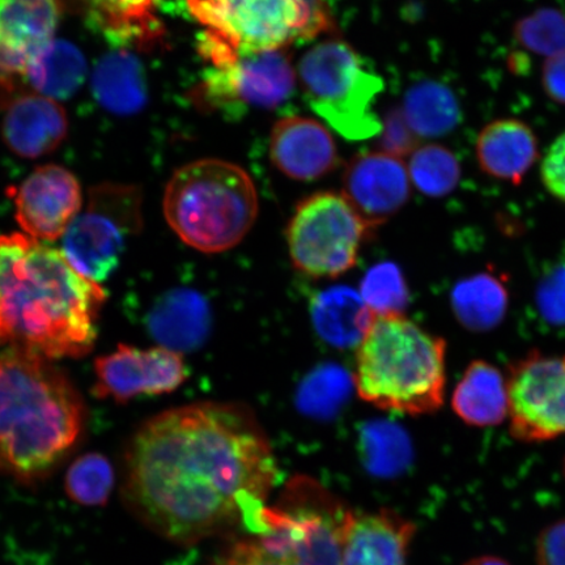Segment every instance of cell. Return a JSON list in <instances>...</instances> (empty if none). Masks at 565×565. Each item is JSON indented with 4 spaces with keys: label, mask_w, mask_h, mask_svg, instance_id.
<instances>
[{
    "label": "cell",
    "mask_w": 565,
    "mask_h": 565,
    "mask_svg": "<svg viewBox=\"0 0 565 565\" xmlns=\"http://www.w3.org/2000/svg\"><path fill=\"white\" fill-rule=\"evenodd\" d=\"M279 476L249 407L200 402L168 409L127 445L121 497L140 524L174 545L257 532Z\"/></svg>",
    "instance_id": "6da1fadb"
},
{
    "label": "cell",
    "mask_w": 565,
    "mask_h": 565,
    "mask_svg": "<svg viewBox=\"0 0 565 565\" xmlns=\"http://www.w3.org/2000/svg\"><path fill=\"white\" fill-rule=\"evenodd\" d=\"M105 291L63 253L20 233L0 236V317L6 342L45 359L94 348Z\"/></svg>",
    "instance_id": "7a4b0ae2"
},
{
    "label": "cell",
    "mask_w": 565,
    "mask_h": 565,
    "mask_svg": "<svg viewBox=\"0 0 565 565\" xmlns=\"http://www.w3.org/2000/svg\"><path fill=\"white\" fill-rule=\"evenodd\" d=\"M79 393L49 359L0 353V472L32 484L51 476L79 439Z\"/></svg>",
    "instance_id": "3957f363"
},
{
    "label": "cell",
    "mask_w": 565,
    "mask_h": 565,
    "mask_svg": "<svg viewBox=\"0 0 565 565\" xmlns=\"http://www.w3.org/2000/svg\"><path fill=\"white\" fill-rule=\"evenodd\" d=\"M447 344L402 313L376 315L359 343L353 385L366 404L406 415L441 408Z\"/></svg>",
    "instance_id": "277c9868"
},
{
    "label": "cell",
    "mask_w": 565,
    "mask_h": 565,
    "mask_svg": "<svg viewBox=\"0 0 565 565\" xmlns=\"http://www.w3.org/2000/svg\"><path fill=\"white\" fill-rule=\"evenodd\" d=\"M348 507L315 479L296 477L263 513V527L242 533L211 565H341Z\"/></svg>",
    "instance_id": "5b68a950"
},
{
    "label": "cell",
    "mask_w": 565,
    "mask_h": 565,
    "mask_svg": "<svg viewBox=\"0 0 565 565\" xmlns=\"http://www.w3.org/2000/svg\"><path fill=\"white\" fill-rule=\"evenodd\" d=\"M258 209L249 174L217 159L179 169L164 195L169 227L182 243L206 254L227 252L242 243L257 221Z\"/></svg>",
    "instance_id": "8992f818"
},
{
    "label": "cell",
    "mask_w": 565,
    "mask_h": 565,
    "mask_svg": "<svg viewBox=\"0 0 565 565\" xmlns=\"http://www.w3.org/2000/svg\"><path fill=\"white\" fill-rule=\"evenodd\" d=\"M298 74L309 105L342 137L364 140L383 131L373 103L384 82L349 44L327 40L315 45L300 60Z\"/></svg>",
    "instance_id": "52a82bcc"
},
{
    "label": "cell",
    "mask_w": 565,
    "mask_h": 565,
    "mask_svg": "<svg viewBox=\"0 0 565 565\" xmlns=\"http://www.w3.org/2000/svg\"><path fill=\"white\" fill-rule=\"evenodd\" d=\"M200 52L211 67L194 97L196 103L225 116L278 108L292 97L296 73L282 49L264 52L236 51L206 32Z\"/></svg>",
    "instance_id": "ba28073f"
},
{
    "label": "cell",
    "mask_w": 565,
    "mask_h": 565,
    "mask_svg": "<svg viewBox=\"0 0 565 565\" xmlns=\"http://www.w3.org/2000/svg\"><path fill=\"white\" fill-rule=\"evenodd\" d=\"M206 33L242 52L285 49L333 28L323 0H186Z\"/></svg>",
    "instance_id": "9c48e42d"
},
{
    "label": "cell",
    "mask_w": 565,
    "mask_h": 565,
    "mask_svg": "<svg viewBox=\"0 0 565 565\" xmlns=\"http://www.w3.org/2000/svg\"><path fill=\"white\" fill-rule=\"evenodd\" d=\"M370 231L343 194L317 193L299 204L288 224L289 257L307 277L338 278L358 264Z\"/></svg>",
    "instance_id": "30bf717a"
},
{
    "label": "cell",
    "mask_w": 565,
    "mask_h": 565,
    "mask_svg": "<svg viewBox=\"0 0 565 565\" xmlns=\"http://www.w3.org/2000/svg\"><path fill=\"white\" fill-rule=\"evenodd\" d=\"M141 223L140 190L103 183L90 190L86 209L63 235V256L83 277L102 282L121 263L127 244L137 236Z\"/></svg>",
    "instance_id": "8fae6325"
},
{
    "label": "cell",
    "mask_w": 565,
    "mask_h": 565,
    "mask_svg": "<svg viewBox=\"0 0 565 565\" xmlns=\"http://www.w3.org/2000/svg\"><path fill=\"white\" fill-rule=\"evenodd\" d=\"M507 392L515 440L543 443L565 435V355L530 352L510 366Z\"/></svg>",
    "instance_id": "7c38bea8"
},
{
    "label": "cell",
    "mask_w": 565,
    "mask_h": 565,
    "mask_svg": "<svg viewBox=\"0 0 565 565\" xmlns=\"http://www.w3.org/2000/svg\"><path fill=\"white\" fill-rule=\"evenodd\" d=\"M95 395L127 402L138 395L172 393L188 379L180 352L166 348L140 350L119 344L117 351L95 362Z\"/></svg>",
    "instance_id": "4fadbf2b"
},
{
    "label": "cell",
    "mask_w": 565,
    "mask_h": 565,
    "mask_svg": "<svg viewBox=\"0 0 565 565\" xmlns=\"http://www.w3.org/2000/svg\"><path fill=\"white\" fill-rule=\"evenodd\" d=\"M62 0H0V106L11 104L17 79L54 40Z\"/></svg>",
    "instance_id": "5bb4252c"
},
{
    "label": "cell",
    "mask_w": 565,
    "mask_h": 565,
    "mask_svg": "<svg viewBox=\"0 0 565 565\" xmlns=\"http://www.w3.org/2000/svg\"><path fill=\"white\" fill-rule=\"evenodd\" d=\"M11 195L20 227L35 242L62 237L82 211L81 183L60 166L35 169Z\"/></svg>",
    "instance_id": "9a60e30c"
},
{
    "label": "cell",
    "mask_w": 565,
    "mask_h": 565,
    "mask_svg": "<svg viewBox=\"0 0 565 565\" xmlns=\"http://www.w3.org/2000/svg\"><path fill=\"white\" fill-rule=\"evenodd\" d=\"M412 181L405 162L384 152L365 153L350 162L343 195L372 230L405 206Z\"/></svg>",
    "instance_id": "2e32d148"
},
{
    "label": "cell",
    "mask_w": 565,
    "mask_h": 565,
    "mask_svg": "<svg viewBox=\"0 0 565 565\" xmlns=\"http://www.w3.org/2000/svg\"><path fill=\"white\" fill-rule=\"evenodd\" d=\"M414 522L383 510L350 511L343 530L341 565H409Z\"/></svg>",
    "instance_id": "e0dca14e"
},
{
    "label": "cell",
    "mask_w": 565,
    "mask_h": 565,
    "mask_svg": "<svg viewBox=\"0 0 565 565\" xmlns=\"http://www.w3.org/2000/svg\"><path fill=\"white\" fill-rule=\"evenodd\" d=\"M270 154L274 166L289 179L315 181L338 166L333 137L312 118L287 117L275 124Z\"/></svg>",
    "instance_id": "ac0fdd59"
},
{
    "label": "cell",
    "mask_w": 565,
    "mask_h": 565,
    "mask_svg": "<svg viewBox=\"0 0 565 565\" xmlns=\"http://www.w3.org/2000/svg\"><path fill=\"white\" fill-rule=\"evenodd\" d=\"M68 121L58 102L39 94L19 96L3 121V139L20 158L45 157L66 138Z\"/></svg>",
    "instance_id": "d6986e66"
},
{
    "label": "cell",
    "mask_w": 565,
    "mask_h": 565,
    "mask_svg": "<svg viewBox=\"0 0 565 565\" xmlns=\"http://www.w3.org/2000/svg\"><path fill=\"white\" fill-rule=\"evenodd\" d=\"M476 154L487 175L520 185L540 158L539 138L521 119H494L480 130Z\"/></svg>",
    "instance_id": "ffe728a7"
},
{
    "label": "cell",
    "mask_w": 565,
    "mask_h": 565,
    "mask_svg": "<svg viewBox=\"0 0 565 565\" xmlns=\"http://www.w3.org/2000/svg\"><path fill=\"white\" fill-rule=\"evenodd\" d=\"M148 329L161 348L180 353L193 350L209 333L207 302L196 292L177 289L153 307L148 317Z\"/></svg>",
    "instance_id": "44dd1931"
},
{
    "label": "cell",
    "mask_w": 565,
    "mask_h": 565,
    "mask_svg": "<svg viewBox=\"0 0 565 565\" xmlns=\"http://www.w3.org/2000/svg\"><path fill=\"white\" fill-rule=\"evenodd\" d=\"M159 0H83L88 17L119 47L148 49L162 35Z\"/></svg>",
    "instance_id": "7402d4cb"
},
{
    "label": "cell",
    "mask_w": 565,
    "mask_h": 565,
    "mask_svg": "<svg viewBox=\"0 0 565 565\" xmlns=\"http://www.w3.org/2000/svg\"><path fill=\"white\" fill-rule=\"evenodd\" d=\"M92 89L97 103L113 115H137L148 97L143 63L126 47L103 56L92 76Z\"/></svg>",
    "instance_id": "603a6c76"
},
{
    "label": "cell",
    "mask_w": 565,
    "mask_h": 565,
    "mask_svg": "<svg viewBox=\"0 0 565 565\" xmlns=\"http://www.w3.org/2000/svg\"><path fill=\"white\" fill-rule=\"evenodd\" d=\"M451 406L469 426H498L508 416L507 380L497 366L477 360L459 380Z\"/></svg>",
    "instance_id": "cb8c5ba5"
},
{
    "label": "cell",
    "mask_w": 565,
    "mask_h": 565,
    "mask_svg": "<svg viewBox=\"0 0 565 565\" xmlns=\"http://www.w3.org/2000/svg\"><path fill=\"white\" fill-rule=\"evenodd\" d=\"M374 315L362 296L349 287H333L317 296L312 317L317 334L334 348L359 345Z\"/></svg>",
    "instance_id": "d4e9b609"
},
{
    "label": "cell",
    "mask_w": 565,
    "mask_h": 565,
    "mask_svg": "<svg viewBox=\"0 0 565 565\" xmlns=\"http://www.w3.org/2000/svg\"><path fill=\"white\" fill-rule=\"evenodd\" d=\"M510 295L503 277L490 271L458 281L451 291V308L458 321L471 331H489L503 321Z\"/></svg>",
    "instance_id": "484cf974"
},
{
    "label": "cell",
    "mask_w": 565,
    "mask_h": 565,
    "mask_svg": "<svg viewBox=\"0 0 565 565\" xmlns=\"http://www.w3.org/2000/svg\"><path fill=\"white\" fill-rule=\"evenodd\" d=\"M24 76L39 95L66 100L86 81L87 63L79 49L67 41L53 40L34 56Z\"/></svg>",
    "instance_id": "4316f807"
},
{
    "label": "cell",
    "mask_w": 565,
    "mask_h": 565,
    "mask_svg": "<svg viewBox=\"0 0 565 565\" xmlns=\"http://www.w3.org/2000/svg\"><path fill=\"white\" fill-rule=\"evenodd\" d=\"M401 110L419 138L443 137L456 129L461 119L454 92L436 82H422L409 88Z\"/></svg>",
    "instance_id": "83f0119b"
},
{
    "label": "cell",
    "mask_w": 565,
    "mask_h": 565,
    "mask_svg": "<svg viewBox=\"0 0 565 565\" xmlns=\"http://www.w3.org/2000/svg\"><path fill=\"white\" fill-rule=\"evenodd\" d=\"M407 171L413 185L430 198H443L454 192L462 174L455 152L440 145L416 148Z\"/></svg>",
    "instance_id": "f1b7e54d"
},
{
    "label": "cell",
    "mask_w": 565,
    "mask_h": 565,
    "mask_svg": "<svg viewBox=\"0 0 565 565\" xmlns=\"http://www.w3.org/2000/svg\"><path fill=\"white\" fill-rule=\"evenodd\" d=\"M115 469L100 454L76 458L66 472L65 491L74 503L83 507H103L115 489Z\"/></svg>",
    "instance_id": "f546056e"
},
{
    "label": "cell",
    "mask_w": 565,
    "mask_h": 565,
    "mask_svg": "<svg viewBox=\"0 0 565 565\" xmlns=\"http://www.w3.org/2000/svg\"><path fill=\"white\" fill-rule=\"evenodd\" d=\"M362 444L366 468L377 476H397L412 456L404 430L388 423L369 424L363 430Z\"/></svg>",
    "instance_id": "4dcf8cb0"
},
{
    "label": "cell",
    "mask_w": 565,
    "mask_h": 565,
    "mask_svg": "<svg viewBox=\"0 0 565 565\" xmlns=\"http://www.w3.org/2000/svg\"><path fill=\"white\" fill-rule=\"evenodd\" d=\"M513 35L526 52L550 58L565 52V13L556 9L536 10L518 21Z\"/></svg>",
    "instance_id": "1f68e13d"
},
{
    "label": "cell",
    "mask_w": 565,
    "mask_h": 565,
    "mask_svg": "<svg viewBox=\"0 0 565 565\" xmlns=\"http://www.w3.org/2000/svg\"><path fill=\"white\" fill-rule=\"evenodd\" d=\"M360 296L374 315L402 313L408 302V289L398 266L384 263L371 268L360 285Z\"/></svg>",
    "instance_id": "d6a6232c"
},
{
    "label": "cell",
    "mask_w": 565,
    "mask_h": 565,
    "mask_svg": "<svg viewBox=\"0 0 565 565\" xmlns=\"http://www.w3.org/2000/svg\"><path fill=\"white\" fill-rule=\"evenodd\" d=\"M349 391L350 377L343 371L329 366L307 379L299 394V404L306 413L327 416L343 404Z\"/></svg>",
    "instance_id": "836d02e7"
},
{
    "label": "cell",
    "mask_w": 565,
    "mask_h": 565,
    "mask_svg": "<svg viewBox=\"0 0 565 565\" xmlns=\"http://www.w3.org/2000/svg\"><path fill=\"white\" fill-rule=\"evenodd\" d=\"M535 300L543 320L565 327V260L550 268L542 278Z\"/></svg>",
    "instance_id": "e575fe53"
},
{
    "label": "cell",
    "mask_w": 565,
    "mask_h": 565,
    "mask_svg": "<svg viewBox=\"0 0 565 565\" xmlns=\"http://www.w3.org/2000/svg\"><path fill=\"white\" fill-rule=\"evenodd\" d=\"M379 137H381V152L399 159L408 153L412 154L418 148L420 140L407 124L401 109L388 113Z\"/></svg>",
    "instance_id": "d590c367"
},
{
    "label": "cell",
    "mask_w": 565,
    "mask_h": 565,
    "mask_svg": "<svg viewBox=\"0 0 565 565\" xmlns=\"http://www.w3.org/2000/svg\"><path fill=\"white\" fill-rule=\"evenodd\" d=\"M541 180L547 192L565 204V131L548 147L541 162Z\"/></svg>",
    "instance_id": "8d00e7d4"
},
{
    "label": "cell",
    "mask_w": 565,
    "mask_h": 565,
    "mask_svg": "<svg viewBox=\"0 0 565 565\" xmlns=\"http://www.w3.org/2000/svg\"><path fill=\"white\" fill-rule=\"evenodd\" d=\"M535 559L539 565H565V520L543 530L536 540Z\"/></svg>",
    "instance_id": "74e56055"
},
{
    "label": "cell",
    "mask_w": 565,
    "mask_h": 565,
    "mask_svg": "<svg viewBox=\"0 0 565 565\" xmlns=\"http://www.w3.org/2000/svg\"><path fill=\"white\" fill-rule=\"evenodd\" d=\"M542 86L551 100L565 106V52L546 60L542 68Z\"/></svg>",
    "instance_id": "f35d334b"
},
{
    "label": "cell",
    "mask_w": 565,
    "mask_h": 565,
    "mask_svg": "<svg viewBox=\"0 0 565 565\" xmlns=\"http://www.w3.org/2000/svg\"><path fill=\"white\" fill-rule=\"evenodd\" d=\"M463 565H511V564L505 562L504 559H501V557L486 555V556L475 557V559H471L468 563H465Z\"/></svg>",
    "instance_id": "ab89813d"
},
{
    "label": "cell",
    "mask_w": 565,
    "mask_h": 565,
    "mask_svg": "<svg viewBox=\"0 0 565 565\" xmlns=\"http://www.w3.org/2000/svg\"><path fill=\"white\" fill-rule=\"evenodd\" d=\"M6 342L4 329L2 323V317H0V343Z\"/></svg>",
    "instance_id": "60d3db41"
},
{
    "label": "cell",
    "mask_w": 565,
    "mask_h": 565,
    "mask_svg": "<svg viewBox=\"0 0 565 565\" xmlns=\"http://www.w3.org/2000/svg\"><path fill=\"white\" fill-rule=\"evenodd\" d=\"M564 476H565V459H564Z\"/></svg>",
    "instance_id": "b9f144b4"
}]
</instances>
